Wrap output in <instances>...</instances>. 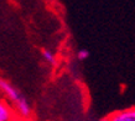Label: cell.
Returning a JSON list of instances; mask_svg holds the SVG:
<instances>
[{"instance_id": "cell-5", "label": "cell", "mask_w": 135, "mask_h": 121, "mask_svg": "<svg viewBox=\"0 0 135 121\" xmlns=\"http://www.w3.org/2000/svg\"><path fill=\"white\" fill-rule=\"evenodd\" d=\"M88 57H89V51H88V49H86V48H81L77 52V59L81 60V62L86 60Z\"/></svg>"}, {"instance_id": "cell-3", "label": "cell", "mask_w": 135, "mask_h": 121, "mask_svg": "<svg viewBox=\"0 0 135 121\" xmlns=\"http://www.w3.org/2000/svg\"><path fill=\"white\" fill-rule=\"evenodd\" d=\"M12 119H14L12 108L4 99H0V121H12Z\"/></svg>"}, {"instance_id": "cell-6", "label": "cell", "mask_w": 135, "mask_h": 121, "mask_svg": "<svg viewBox=\"0 0 135 121\" xmlns=\"http://www.w3.org/2000/svg\"><path fill=\"white\" fill-rule=\"evenodd\" d=\"M98 121H108V119H102V120H98Z\"/></svg>"}, {"instance_id": "cell-1", "label": "cell", "mask_w": 135, "mask_h": 121, "mask_svg": "<svg viewBox=\"0 0 135 121\" xmlns=\"http://www.w3.org/2000/svg\"><path fill=\"white\" fill-rule=\"evenodd\" d=\"M0 94H3L4 99L9 103L12 110L21 119H29L32 113V108L29 99L25 97L22 92L11 84L8 79L0 78Z\"/></svg>"}, {"instance_id": "cell-4", "label": "cell", "mask_w": 135, "mask_h": 121, "mask_svg": "<svg viewBox=\"0 0 135 121\" xmlns=\"http://www.w3.org/2000/svg\"><path fill=\"white\" fill-rule=\"evenodd\" d=\"M41 57H42V59H44V62H46V63L49 65H51V67L57 65V57H56V54H55L51 49L44 48L41 51Z\"/></svg>"}, {"instance_id": "cell-2", "label": "cell", "mask_w": 135, "mask_h": 121, "mask_svg": "<svg viewBox=\"0 0 135 121\" xmlns=\"http://www.w3.org/2000/svg\"><path fill=\"white\" fill-rule=\"evenodd\" d=\"M108 121H135V106L115 111L108 117Z\"/></svg>"}]
</instances>
